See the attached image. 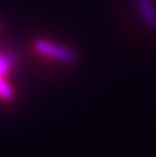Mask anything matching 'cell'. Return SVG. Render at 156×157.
<instances>
[{
    "label": "cell",
    "instance_id": "1",
    "mask_svg": "<svg viewBox=\"0 0 156 157\" xmlns=\"http://www.w3.org/2000/svg\"><path fill=\"white\" fill-rule=\"evenodd\" d=\"M35 48L40 54L53 58V59L61 61V62L71 63L75 61V52L71 48L64 47V46H57V44L51 43V41L37 40V41H35Z\"/></svg>",
    "mask_w": 156,
    "mask_h": 157
},
{
    "label": "cell",
    "instance_id": "2",
    "mask_svg": "<svg viewBox=\"0 0 156 157\" xmlns=\"http://www.w3.org/2000/svg\"><path fill=\"white\" fill-rule=\"evenodd\" d=\"M15 62V57L13 52L8 54H3L0 55V97L3 99H11L13 98V88L10 87V84L3 78L6 73L8 72L10 66Z\"/></svg>",
    "mask_w": 156,
    "mask_h": 157
},
{
    "label": "cell",
    "instance_id": "3",
    "mask_svg": "<svg viewBox=\"0 0 156 157\" xmlns=\"http://www.w3.org/2000/svg\"><path fill=\"white\" fill-rule=\"evenodd\" d=\"M144 22L149 28H156V10L152 0H137Z\"/></svg>",
    "mask_w": 156,
    "mask_h": 157
}]
</instances>
